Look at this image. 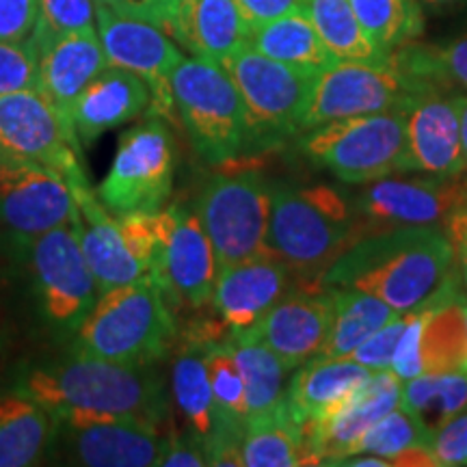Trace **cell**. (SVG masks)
<instances>
[{
  "label": "cell",
  "mask_w": 467,
  "mask_h": 467,
  "mask_svg": "<svg viewBox=\"0 0 467 467\" xmlns=\"http://www.w3.org/2000/svg\"><path fill=\"white\" fill-rule=\"evenodd\" d=\"M178 337L173 306L151 275L98 296L74 331L69 353L151 366L165 358Z\"/></svg>",
  "instance_id": "3957f363"
},
{
  "label": "cell",
  "mask_w": 467,
  "mask_h": 467,
  "mask_svg": "<svg viewBox=\"0 0 467 467\" xmlns=\"http://www.w3.org/2000/svg\"><path fill=\"white\" fill-rule=\"evenodd\" d=\"M463 295L426 303V317L420 336L422 375L463 370L467 358V329L463 317Z\"/></svg>",
  "instance_id": "4dcf8cb0"
},
{
  "label": "cell",
  "mask_w": 467,
  "mask_h": 467,
  "mask_svg": "<svg viewBox=\"0 0 467 467\" xmlns=\"http://www.w3.org/2000/svg\"><path fill=\"white\" fill-rule=\"evenodd\" d=\"M156 213H128L117 217L126 244L148 271H151L156 251H159V217Z\"/></svg>",
  "instance_id": "7bdbcfd3"
},
{
  "label": "cell",
  "mask_w": 467,
  "mask_h": 467,
  "mask_svg": "<svg viewBox=\"0 0 467 467\" xmlns=\"http://www.w3.org/2000/svg\"><path fill=\"white\" fill-rule=\"evenodd\" d=\"M195 214L214 249L217 273L271 254L266 244L271 186L258 173L214 175L197 197Z\"/></svg>",
  "instance_id": "9c48e42d"
},
{
  "label": "cell",
  "mask_w": 467,
  "mask_h": 467,
  "mask_svg": "<svg viewBox=\"0 0 467 467\" xmlns=\"http://www.w3.org/2000/svg\"><path fill=\"white\" fill-rule=\"evenodd\" d=\"M431 433L424 429V424L407 413L405 409L396 407L388 416H383L377 424H372L361 437L355 451L350 454L366 452V454H379V457L394 459L399 454L413 451V448L429 446ZM348 457V454H347Z\"/></svg>",
  "instance_id": "f35d334b"
},
{
  "label": "cell",
  "mask_w": 467,
  "mask_h": 467,
  "mask_svg": "<svg viewBox=\"0 0 467 467\" xmlns=\"http://www.w3.org/2000/svg\"><path fill=\"white\" fill-rule=\"evenodd\" d=\"M223 69L241 93L244 154H262L301 132L312 74L301 72L244 44L227 57Z\"/></svg>",
  "instance_id": "5b68a950"
},
{
  "label": "cell",
  "mask_w": 467,
  "mask_h": 467,
  "mask_svg": "<svg viewBox=\"0 0 467 467\" xmlns=\"http://www.w3.org/2000/svg\"><path fill=\"white\" fill-rule=\"evenodd\" d=\"M368 39L381 55L392 58L402 46L420 37L424 28L416 0H350Z\"/></svg>",
  "instance_id": "d590c367"
},
{
  "label": "cell",
  "mask_w": 467,
  "mask_h": 467,
  "mask_svg": "<svg viewBox=\"0 0 467 467\" xmlns=\"http://www.w3.org/2000/svg\"><path fill=\"white\" fill-rule=\"evenodd\" d=\"M400 389L402 381L392 370H375L340 411L323 422L303 426L317 465H329L334 459L353 452L372 424L400 407Z\"/></svg>",
  "instance_id": "d6986e66"
},
{
  "label": "cell",
  "mask_w": 467,
  "mask_h": 467,
  "mask_svg": "<svg viewBox=\"0 0 467 467\" xmlns=\"http://www.w3.org/2000/svg\"><path fill=\"white\" fill-rule=\"evenodd\" d=\"M39 85V52L33 39L25 42H0V96L37 89Z\"/></svg>",
  "instance_id": "60d3db41"
},
{
  "label": "cell",
  "mask_w": 467,
  "mask_h": 467,
  "mask_svg": "<svg viewBox=\"0 0 467 467\" xmlns=\"http://www.w3.org/2000/svg\"><path fill=\"white\" fill-rule=\"evenodd\" d=\"M165 33L192 57L223 63L249 44V26L234 0H178Z\"/></svg>",
  "instance_id": "cb8c5ba5"
},
{
  "label": "cell",
  "mask_w": 467,
  "mask_h": 467,
  "mask_svg": "<svg viewBox=\"0 0 467 467\" xmlns=\"http://www.w3.org/2000/svg\"><path fill=\"white\" fill-rule=\"evenodd\" d=\"M452 260L443 225L396 227L350 244L320 285L368 292L407 314L457 288Z\"/></svg>",
  "instance_id": "7a4b0ae2"
},
{
  "label": "cell",
  "mask_w": 467,
  "mask_h": 467,
  "mask_svg": "<svg viewBox=\"0 0 467 467\" xmlns=\"http://www.w3.org/2000/svg\"><path fill=\"white\" fill-rule=\"evenodd\" d=\"M78 217L63 175L0 151V225L17 247Z\"/></svg>",
  "instance_id": "5bb4252c"
},
{
  "label": "cell",
  "mask_w": 467,
  "mask_h": 467,
  "mask_svg": "<svg viewBox=\"0 0 467 467\" xmlns=\"http://www.w3.org/2000/svg\"><path fill=\"white\" fill-rule=\"evenodd\" d=\"M461 306H463V317H465V329H467V299L463 296V301H461ZM463 370H467V358H465V368Z\"/></svg>",
  "instance_id": "816d5d0a"
},
{
  "label": "cell",
  "mask_w": 467,
  "mask_h": 467,
  "mask_svg": "<svg viewBox=\"0 0 467 467\" xmlns=\"http://www.w3.org/2000/svg\"><path fill=\"white\" fill-rule=\"evenodd\" d=\"M249 46L285 66L317 76L337 63L306 11L295 9L249 35Z\"/></svg>",
  "instance_id": "f1b7e54d"
},
{
  "label": "cell",
  "mask_w": 467,
  "mask_h": 467,
  "mask_svg": "<svg viewBox=\"0 0 467 467\" xmlns=\"http://www.w3.org/2000/svg\"><path fill=\"white\" fill-rule=\"evenodd\" d=\"M96 26L93 0H39L37 20L33 28V44L39 55L66 35Z\"/></svg>",
  "instance_id": "ab89813d"
},
{
  "label": "cell",
  "mask_w": 467,
  "mask_h": 467,
  "mask_svg": "<svg viewBox=\"0 0 467 467\" xmlns=\"http://www.w3.org/2000/svg\"><path fill=\"white\" fill-rule=\"evenodd\" d=\"M178 0H117L115 7L121 14L141 17V20H148L151 25L161 26L165 31L169 17H171V11Z\"/></svg>",
  "instance_id": "c3c4849f"
},
{
  "label": "cell",
  "mask_w": 467,
  "mask_h": 467,
  "mask_svg": "<svg viewBox=\"0 0 467 467\" xmlns=\"http://www.w3.org/2000/svg\"><path fill=\"white\" fill-rule=\"evenodd\" d=\"M159 251L150 275L173 307L202 309L213 301L217 260L210 238L192 210L173 203L161 208Z\"/></svg>",
  "instance_id": "9a60e30c"
},
{
  "label": "cell",
  "mask_w": 467,
  "mask_h": 467,
  "mask_svg": "<svg viewBox=\"0 0 467 467\" xmlns=\"http://www.w3.org/2000/svg\"><path fill=\"white\" fill-rule=\"evenodd\" d=\"M431 91L437 87L402 72L392 58L388 63L337 61L312 78L301 130L347 117L411 109Z\"/></svg>",
  "instance_id": "ba28073f"
},
{
  "label": "cell",
  "mask_w": 467,
  "mask_h": 467,
  "mask_svg": "<svg viewBox=\"0 0 467 467\" xmlns=\"http://www.w3.org/2000/svg\"><path fill=\"white\" fill-rule=\"evenodd\" d=\"M334 318V290L285 295L243 336L273 350L288 370L317 358Z\"/></svg>",
  "instance_id": "e0dca14e"
},
{
  "label": "cell",
  "mask_w": 467,
  "mask_h": 467,
  "mask_svg": "<svg viewBox=\"0 0 467 467\" xmlns=\"http://www.w3.org/2000/svg\"><path fill=\"white\" fill-rule=\"evenodd\" d=\"M227 342L244 383L247 418L275 407L285 394L284 383L288 368L284 366V361L265 344L243 334H230Z\"/></svg>",
  "instance_id": "836d02e7"
},
{
  "label": "cell",
  "mask_w": 467,
  "mask_h": 467,
  "mask_svg": "<svg viewBox=\"0 0 467 467\" xmlns=\"http://www.w3.org/2000/svg\"><path fill=\"white\" fill-rule=\"evenodd\" d=\"M402 171L459 175L465 171L459 110L440 89L426 93L407 110V143Z\"/></svg>",
  "instance_id": "44dd1931"
},
{
  "label": "cell",
  "mask_w": 467,
  "mask_h": 467,
  "mask_svg": "<svg viewBox=\"0 0 467 467\" xmlns=\"http://www.w3.org/2000/svg\"><path fill=\"white\" fill-rule=\"evenodd\" d=\"M407 110L347 117L306 130L299 150L348 184L375 182L402 171Z\"/></svg>",
  "instance_id": "52a82bcc"
},
{
  "label": "cell",
  "mask_w": 467,
  "mask_h": 467,
  "mask_svg": "<svg viewBox=\"0 0 467 467\" xmlns=\"http://www.w3.org/2000/svg\"><path fill=\"white\" fill-rule=\"evenodd\" d=\"M314 28L327 48L334 52L337 61L355 63H388L389 57L381 55L368 39L355 16L350 0H303Z\"/></svg>",
  "instance_id": "d6a6232c"
},
{
  "label": "cell",
  "mask_w": 467,
  "mask_h": 467,
  "mask_svg": "<svg viewBox=\"0 0 467 467\" xmlns=\"http://www.w3.org/2000/svg\"><path fill=\"white\" fill-rule=\"evenodd\" d=\"M96 22L109 66L143 78L150 87V115L171 119L175 109L171 72L184 58L178 46L161 26L107 5H96Z\"/></svg>",
  "instance_id": "2e32d148"
},
{
  "label": "cell",
  "mask_w": 467,
  "mask_h": 467,
  "mask_svg": "<svg viewBox=\"0 0 467 467\" xmlns=\"http://www.w3.org/2000/svg\"><path fill=\"white\" fill-rule=\"evenodd\" d=\"M150 107V87L143 78L128 69L107 66L69 110L76 139L80 145H91L104 132L137 119Z\"/></svg>",
  "instance_id": "603a6c76"
},
{
  "label": "cell",
  "mask_w": 467,
  "mask_h": 467,
  "mask_svg": "<svg viewBox=\"0 0 467 467\" xmlns=\"http://www.w3.org/2000/svg\"><path fill=\"white\" fill-rule=\"evenodd\" d=\"M171 93L192 148L208 165H225L244 154L241 93L221 63L182 58L171 72Z\"/></svg>",
  "instance_id": "8992f818"
},
{
  "label": "cell",
  "mask_w": 467,
  "mask_h": 467,
  "mask_svg": "<svg viewBox=\"0 0 467 467\" xmlns=\"http://www.w3.org/2000/svg\"><path fill=\"white\" fill-rule=\"evenodd\" d=\"M159 465L162 467H203L208 465L206 441L197 433L165 437Z\"/></svg>",
  "instance_id": "bcb514c9"
},
{
  "label": "cell",
  "mask_w": 467,
  "mask_h": 467,
  "mask_svg": "<svg viewBox=\"0 0 467 467\" xmlns=\"http://www.w3.org/2000/svg\"><path fill=\"white\" fill-rule=\"evenodd\" d=\"M467 208V171L433 180H375L355 197L359 241L396 227L443 225Z\"/></svg>",
  "instance_id": "7c38bea8"
},
{
  "label": "cell",
  "mask_w": 467,
  "mask_h": 467,
  "mask_svg": "<svg viewBox=\"0 0 467 467\" xmlns=\"http://www.w3.org/2000/svg\"><path fill=\"white\" fill-rule=\"evenodd\" d=\"M234 3L247 22L249 31H255V28L303 7V0H234Z\"/></svg>",
  "instance_id": "7dc6e473"
},
{
  "label": "cell",
  "mask_w": 467,
  "mask_h": 467,
  "mask_svg": "<svg viewBox=\"0 0 467 467\" xmlns=\"http://www.w3.org/2000/svg\"><path fill=\"white\" fill-rule=\"evenodd\" d=\"M39 0H0V42H25L33 35Z\"/></svg>",
  "instance_id": "f6af8a7d"
},
{
  "label": "cell",
  "mask_w": 467,
  "mask_h": 467,
  "mask_svg": "<svg viewBox=\"0 0 467 467\" xmlns=\"http://www.w3.org/2000/svg\"><path fill=\"white\" fill-rule=\"evenodd\" d=\"M400 409L433 435V431L467 409V370L433 372L402 381Z\"/></svg>",
  "instance_id": "1f68e13d"
},
{
  "label": "cell",
  "mask_w": 467,
  "mask_h": 467,
  "mask_svg": "<svg viewBox=\"0 0 467 467\" xmlns=\"http://www.w3.org/2000/svg\"><path fill=\"white\" fill-rule=\"evenodd\" d=\"M443 230L448 234V241L452 244V254L459 262L461 273H463V282L467 285V208L454 213L443 223Z\"/></svg>",
  "instance_id": "681fc988"
},
{
  "label": "cell",
  "mask_w": 467,
  "mask_h": 467,
  "mask_svg": "<svg viewBox=\"0 0 467 467\" xmlns=\"http://www.w3.org/2000/svg\"><path fill=\"white\" fill-rule=\"evenodd\" d=\"M96 5H107V7H115L117 0H93Z\"/></svg>",
  "instance_id": "f5cc1de1"
},
{
  "label": "cell",
  "mask_w": 467,
  "mask_h": 467,
  "mask_svg": "<svg viewBox=\"0 0 467 467\" xmlns=\"http://www.w3.org/2000/svg\"><path fill=\"white\" fill-rule=\"evenodd\" d=\"M173 399L192 433L202 440L213 433L214 400L206 366V344L186 337L173 361Z\"/></svg>",
  "instance_id": "e575fe53"
},
{
  "label": "cell",
  "mask_w": 467,
  "mask_h": 467,
  "mask_svg": "<svg viewBox=\"0 0 467 467\" xmlns=\"http://www.w3.org/2000/svg\"><path fill=\"white\" fill-rule=\"evenodd\" d=\"M57 446L66 448L72 463L87 467L159 465L165 437L159 426L137 420H85L61 422Z\"/></svg>",
  "instance_id": "ac0fdd59"
},
{
  "label": "cell",
  "mask_w": 467,
  "mask_h": 467,
  "mask_svg": "<svg viewBox=\"0 0 467 467\" xmlns=\"http://www.w3.org/2000/svg\"><path fill=\"white\" fill-rule=\"evenodd\" d=\"M407 325V314H399L389 320L388 325H383L377 334H372L364 344H359L355 348V353L350 355L355 361H359L361 366L375 370H392V361L396 347H399L402 331Z\"/></svg>",
  "instance_id": "b9f144b4"
},
{
  "label": "cell",
  "mask_w": 467,
  "mask_h": 467,
  "mask_svg": "<svg viewBox=\"0 0 467 467\" xmlns=\"http://www.w3.org/2000/svg\"><path fill=\"white\" fill-rule=\"evenodd\" d=\"M243 463L247 467L317 465L303 424L290 413L285 399L265 413L247 418L243 435Z\"/></svg>",
  "instance_id": "83f0119b"
},
{
  "label": "cell",
  "mask_w": 467,
  "mask_h": 467,
  "mask_svg": "<svg viewBox=\"0 0 467 467\" xmlns=\"http://www.w3.org/2000/svg\"><path fill=\"white\" fill-rule=\"evenodd\" d=\"M429 451L437 467L467 465V411L457 413L446 424L433 431L429 440Z\"/></svg>",
  "instance_id": "ee69618b"
},
{
  "label": "cell",
  "mask_w": 467,
  "mask_h": 467,
  "mask_svg": "<svg viewBox=\"0 0 467 467\" xmlns=\"http://www.w3.org/2000/svg\"><path fill=\"white\" fill-rule=\"evenodd\" d=\"M290 379L284 399L299 424L323 422L347 405L350 396L370 379V368L353 358H312Z\"/></svg>",
  "instance_id": "d4e9b609"
},
{
  "label": "cell",
  "mask_w": 467,
  "mask_h": 467,
  "mask_svg": "<svg viewBox=\"0 0 467 467\" xmlns=\"http://www.w3.org/2000/svg\"><path fill=\"white\" fill-rule=\"evenodd\" d=\"M107 66L96 26L66 35L39 55L37 89L69 121L74 102Z\"/></svg>",
  "instance_id": "484cf974"
},
{
  "label": "cell",
  "mask_w": 467,
  "mask_h": 467,
  "mask_svg": "<svg viewBox=\"0 0 467 467\" xmlns=\"http://www.w3.org/2000/svg\"><path fill=\"white\" fill-rule=\"evenodd\" d=\"M16 392L48 409L61 422L137 420L159 426L169 416L162 379L151 366L119 364L89 355L28 364L16 375Z\"/></svg>",
  "instance_id": "6da1fadb"
},
{
  "label": "cell",
  "mask_w": 467,
  "mask_h": 467,
  "mask_svg": "<svg viewBox=\"0 0 467 467\" xmlns=\"http://www.w3.org/2000/svg\"><path fill=\"white\" fill-rule=\"evenodd\" d=\"M431 5H446V3H452V0H429Z\"/></svg>",
  "instance_id": "db71d44e"
},
{
  "label": "cell",
  "mask_w": 467,
  "mask_h": 467,
  "mask_svg": "<svg viewBox=\"0 0 467 467\" xmlns=\"http://www.w3.org/2000/svg\"><path fill=\"white\" fill-rule=\"evenodd\" d=\"M175 173V145L162 117H150L121 134L113 165L98 197L115 217L156 213L169 200Z\"/></svg>",
  "instance_id": "8fae6325"
},
{
  "label": "cell",
  "mask_w": 467,
  "mask_h": 467,
  "mask_svg": "<svg viewBox=\"0 0 467 467\" xmlns=\"http://www.w3.org/2000/svg\"><path fill=\"white\" fill-rule=\"evenodd\" d=\"M0 151L50 167L69 186L87 182L72 124L39 89L0 96Z\"/></svg>",
  "instance_id": "4fadbf2b"
},
{
  "label": "cell",
  "mask_w": 467,
  "mask_h": 467,
  "mask_svg": "<svg viewBox=\"0 0 467 467\" xmlns=\"http://www.w3.org/2000/svg\"><path fill=\"white\" fill-rule=\"evenodd\" d=\"M359 241L353 203L331 186H271L266 244L306 282H317Z\"/></svg>",
  "instance_id": "277c9868"
},
{
  "label": "cell",
  "mask_w": 467,
  "mask_h": 467,
  "mask_svg": "<svg viewBox=\"0 0 467 467\" xmlns=\"http://www.w3.org/2000/svg\"><path fill=\"white\" fill-rule=\"evenodd\" d=\"M459 110V124H461V145H463V159H465V171H467V93L463 96H454Z\"/></svg>",
  "instance_id": "f907efd6"
},
{
  "label": "cell",
  "mask_w": 467,
  "mask_h": 467,
  "mask_svg": "<svg viewBox=\"0 0 467 467\" xmlns=\"http://www.w3.org/2000/svg\"><path fill=\"white\" fill-rule=\"evenodd\" d=\"M392 61L402 72L437 89L467 91V37L446 46L407 44L394 52Z\"/></svg>",
  "instance_id": "8d00e7d4"
},
{
  "label": "cell",
  "mask_w": 467,
  "mask_h": 467,
  "mask_svg": "<svg viewBox=\"0 0 467 467\" xmlns=\"http://www.w3.org/2000/svg\"><path fill=\"white\" fill-rule=\"evenodd\" d=\"M69 189L74 192L76 208H78L76 230H78L80 249L96 279L98 292L104 295V292L150 275L143 262L126 244L119 221L113 213H109L98 192L91 191L89 182L74 184Z\"/></svg>",
  "instance_id": "ffe728a7"
},
{
  "label": "cell",
  "mask_w": 467,
  "mask_h": 467,
  "mask_svg": "<svg viewBox=\"0 0 467 467\" xmlns=\"http://www.w3.org/2000/svg\"><path fill=\"white\" fill-rule=\"evenodd\" d=\"M290 268L273 254L258 255L217 273L213 307L232 334L254 327L288 288Z\"/></svg>",
  "instance_id": "7402d4cb"
},
{
  "label": "cell",
  "mask_w": 467,
  "mask_h": 467,
  "mask_svg": "<svg viewBox=\"0 0 467 467\" xmlns=\"http://www.w3.org/2000/svg\"><path fill=\"white\" fill-rule=\"evenodd\" d=\"M334 290V318L329 334L317 358L347 359L383 325H388L396 312L388 303L355 288H331Z\"/></svg>",
  "instance_id": "f546056e"
},
{
  "label": "cell",
  "mask_w": 467,
  "mask_h": 467,
  "mask_svg": "<svg viewBox=\"0 0 467 467\" xmlns=\"http://www.w3.org/2000/svg\"><path fill=\"white\" fill-rule=\"evenodd\" d=\"M206 366L214 400V426L244 429L247 424L244 383L227 337L206 344Z\"/></svg>",
  "instance_id": "74e56055"
},
{
  "label": "cell",
  "mask_w": 467,
  "mask_h": 467,
  "mask_svg": "<svg viewBox=\"0 0 467 467\" xmlns=\"http://www.w3.org/2000/svg\"><path fill=\"white\" fill-rule=\"evenodd\" d=\"M61 420L48 409L16 392L0 394V467L42 463L57 446Z\"/></svg>",
  "instance_id": "4316f807"
},
{
  "label": "cell",
  "mask_w": 467,
  "mask_h": 467,
  "mask_svg": "<svg viewBox=\"0 0 467 467\" xmlns=\"http://www.w3.org/2000/svg\"><path fill=\"white\" fill-rule=\"evenodd\" d=\"M76 219L20 247L26 255L39 312L52 329L69 337L100 296L80 249Z\"/></svg>",
  "instance_id": "30bf717a"
}]
</instances>
